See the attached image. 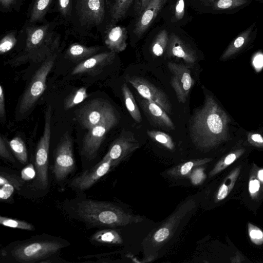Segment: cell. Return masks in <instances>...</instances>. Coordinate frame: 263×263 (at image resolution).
Listing matches in <instances>:
<instances>
[{"mask_svg":"<svg viewBox=\"0 0 263 263\" xmlns=\"http://www.w3.org/2000/svg\"><path fill=\"white\" fill-rule=\"evenodd\" d=\"M61 207L69 218L87 229L122 227L144 220V217L128 213L111 202L89 198L83 193L65 200Z\"/></svg>","mask_w":263,"mask_h":263,"instance_id":"obj_1","label":"cell"},{"mask_svg":"<svg viewBox=\"0 0 263 263\" xmlns=\"http://www.w3.org/2000/svg\"><path fill=\"white\" fill-rule=\"evenodd\" d=\"M229 120L214 98L206 95L203 104L195 110L189 121L192 143L198 148L206 149L226 140Z\"/></svg>","mask_w":263,"mask_h":263,"instance_id":"obj_2","label":"cell"},{"mask_svg":"<svg viewBox=\"0 0 263 263\" xmlns=\"http://www.w3.org/2000/svg\"><path fill=\"white\" fill-rule=\"evenodd\" d=\"M70 242L61 237L43 234L11 242L1 250V262L42 263L57 255Z\"/></svg>","mask_w":263,"mask_h":263,"instance_id":"obj_3","label":"cell"},{"mask_svg":"<svg viewBox=\"0 0 263 263\" xmlns=\"http://www.w3.org/2000/svg\"><path fill=\"white\" fill-rule=\"evenodd\" d=\"M195 206L196 201L193 199L184 201L163 223L148 234L142 243L144 261H153L158 257L162 247L171 240L183 220Z\"/></svg>","mask_w":263,"mask_h":263,"instance_id":"obj_4","label":"cell"},{"mask_svg":"<svg viewBox=\"0 0 263 263\" xmlns=\"http://www.w3.org/2000/svg\"><path fill=\"white\" fill-rule=\"evenodd\" d=\"M49 25L38 27H27L26 42L24 50L11 60L9 63L13 66L26 62H40L57 51L59 38L54 39L48 32Z\"/></svg>","mask_w":263,"mask_h":263,"instance_id":"obj_5","label":"cell"},{"mask_svg":"<svg viewBox=\"0 0 263 263\" xmlns=\"http://www.w3.org/2000/svg\"><path fill=\"white\" fill-rule=\"evenodd\" d=\"M51 107L48 105L45 112L44 132L36 147L34 165L36 176L32 186L36 190L46 191L49 188V154L51 136Z\"/></svg>","mask_w":263,"mask_h":263,"instance_id":"obj_6","label":"cell"},{"mask_svg":"<svg viewBox=\"0 0 263 263\" xmlns=\"http://www.w3.org/2000/svg\"><path fill=\"white\" fill-rule=\"evenodd\" d=\"M115 112L107 116L101 123L88 130L82 141L80 154L83 170L88 168L97 158L101 145L108 132L118 123Z\"/></svg>","mask_w":263,"mask_h":263,"instance_id":"obj_7","label":"cell"},{"mask_svg":"<svg viewBox=\"0 0 263 263\" xmlns=\"http://www.w3.org/2000/svg\"><path fill=\"white\" fill-rule=\"evenodd\" d=\"M57 56L55 51L44 61L34 73L20 102L18 112L20 114L29 111L44 92L47 77L54 65Z\"/></svg>","mask_w":263,"mask_h":263,"instance_id":"obj_8","label":"cell"},{"mask_svg":"<svg viewBox=\"0 0 263 263\" xmlns=\"http://www.w3.org/2000/svg\"><path fill=\"white\" fill-rule=\"evenodd\" d=\"M76 169L72 139L68 133L61 138L55 151L52 172L56 183L60 185Z\"/></svg>","mask_w":263,"mask_h":263,"instance_id":"obj_9","label":"cell"},{"mask_svg":"<svg viewBox=\"0 0 263 263\" xmlns=\"http://www.w3.org/2000/svg\"><path fill=\"white\" fill-rule=\"evenodd\" d=\"M115 166L112 160L104 155L98 162L88 168L83 170L82 172L71 179L67 186L77 193H83Z\"/></svg>","mask_w":263,"mask_h":263,"instance_id":"obj_10","label":"cell"},{"mask_svg":"<svg viewBox=\"0 0 263 263\" xmlns=\"http://www.w3.org/2000/svg\"><path fill=\"white\" fill-rule=\"evenodd\" d=\"M113 112V107L108 101L95 99L82 106L77 111L76 117L81 125L89 130Z\"/></svg>","mask_w":263,"mask_h":263,"instance_id":"obj_11","label":"cell"},{"mask_svg":"<svg viewBox=\"0 0 263 263\" xmlns=\"http://www.w3.org/2000/svg\"><path fill=\"white\" fill-rule=\"evenodd\" d=\"M167 67L172 73L171 85L175 92L178 101L184 103L194 84L191 71L186 66L172 62L167 63Z\"/></svg>","mask_w":263,"mask_h":263,"instance_id":"obj_12","label":"cell"},{"mask_svg":"<svg viewBox=\"0 0 263 263\" xmlns=\"http://www.w3.org/2000/svg\"><path fill=\"white\" fill-rule=\"evenodd\" d=\"M140 147V143L134 134L123 130L110 145L105 155L110 158L116 166Z\"/></svg>","mask_w":263,"mask_h":263,"instance_id":"obj_13","label":"cell"},{"mask_svg":"<svg viewBox=\"0 0 263 263\" xmlns=\"http://www.w3.org/2000/svg\"><path fill=\"white\" fill-rule=\"evenodd\" d=\"M128 82L143 98L158 104L168 114L172 113V104L167 96L161 89L141 77H131Z\"/></svg>","mask_w":263,"mask_h":263,"instance_id":"obj_14","label":"cell"},{"mask_svg":"<svg viewBox=\"0 0 263 263\" xmlns=\"http://www.w3.org/2000/svg\"><path fill=\"white\" fill-rule=\"evenodd\" d=\"M115 56L116 53L111 51L95 54L79 63L73 68L71 73H95L110 64L114 61Z\"/></svg>","mask_w":263,"mask_h":263,"instance_id":"obj_15","label":"cell"},{"mask_svg":"<svg viewBox=\"0 0 263 263\" xmlns=\"http://www.w3.org/2000/svg\"><path fill=\"white\" fill-rule=\"evenodd\" d=\"M165 52L167 57L181 59L190 66L194 65L197 60L195 51L174 34L169 37Z\"/></svg>","mask_w":263,"mask_h":263,"instance_id":"obj_16","label":"cell"},{"mask_svg":"<svg viewBox=\"0 0 263 263\" xmlns=\"http://www.w3.org/2000/svg\"><path fill=\"white\" fill-rule=\"evenodd\" d=\"M81 20L86 24L99 25L104 16V0H81Z\"/></svg>","mask_w":263,"mask_h":263,"instance_id":"obj_17","label":"cell"},{"mask_svg":"<svg viewBox=\"0 0 263 263\" xmlns=\"http://www.w3.org/2000/svg\"><path fill=\"white\" fill-rule=\"evenodd\" d=\"M25 182L21 176L1 167L0 172V200L8 201L15 191H20Z\"/></svg>","mask_w":263,"mask_h":263,"instance_id":"obj_18","label":"cell"},{"mask_svg":"<svg viewBox=\"0 0 263 263\" xmlns=\"http://www.w3.org/2000/svg\"><path fill=\"white\" fill-rule=\"evenodd\" d=\"M167 0H152L139 14L134 32L141 36L152 24Z\"/></svg>","mask_w":263,"mask_h":263,"instance_id":"obj_19","label":"cell"},{"mask_svg":"<svg viewBox=\"0 0 263 263\" xmlns=\"http://www.w3.org/2000/svg\"><path fill=\"white\" fill-rule=\"evenodd\" d=\"M141 104L146 115L155 125L170 130L175 128V125L168 114L159 105L144 98L141 101Z\"/></svg>","mask_w":263,"mask_h":263,"instance_id":"obj_20","label":"cell"},{"mask_svg":"<svg viewBox=\"0 0 263 263\" xmlns=\"http://www.w3.org/2000/svg\"><path fill=\"white\" fill-rule=\"evenodd\" d=\"M127 31L124 27L117 26L109 28L105 37V44L110 51L118 53L127 46Z\"/></svg>","mask_w":263,"mask_h":263,"instance_id":"obj_21","label":"cell"},{"mask_svg":"<svg viewBox=\"0 0 263 263\" xmlns=\"http://www.w3.org/2000/svg\"><path fill=\"white\" fill-rule=\"evenodd\" d=\"M90 242L95 246L117 245L123 243V239L120 233L116 230L104 229L94 233L89 238Z\"/></svg>","mask_w":263,"mask_h":263,"instance_id":"obj_22","label":"cell"},{"mask_svg":"<svg viewBox=\"0 0 263 263\" xmlns=\"http://www.w3.org/2000/svg\"><path fill=\"white\" fill-rule=\"evenodd\" d=\"M99 50L98 47H87L74 43L68 47L65 57L73 62H81L95 55Z\"/></svg>","mask_w":263,"mask_h":263,"instance_id":"obj_23","label":"cell"},{"mask_svg":"<svg viewBox=\"0 0 263 263\" xmlns=\"http://www.w3.org/2000/svg\"><path fill=\"white\" fill-rule=\"evenodd\" d=\"M211 161L209 158L195 159L180 163L169 170L167 174L176 178L189 177L194 168Z\"/></svg>","mask_w":263,"mask_h":263,"instance_id":"obj_24","label":"cell"},{"mask_svg":"<svg viewBox=\"0 0 263 263\" xmlns=\"http://www.w3.org/2000/svg\"><path fill=\"white\" fill-rule=\"evenodd\" d=\"M254 24L239 34L221 55V60H226L242 49L249 42Z\"/></svg>","mask_w":263,"mask_h":263,"instance_id":"obj_25","label":"cell"},{"mask_svg":"<svg viewBox=\"0 0 263 263\" xmlns=\"http://www.w3.org/2000/svg\"><path fill=\"white\" fill-rule=\"evenodd\" d=\"M122 92L127 110L132 118L137 123L142 120L141 115L134 97L126 83L122 86Z\"/></svg>","mask_w":263,"mask_h":263,"instance_id":"obj_26","label":"cell"},{"mask_svg":"<svg viewBox=\"0 0 263 263\" xmlns=\"http://www.w3.org/2000/svg\"><path fill=\"white\" fill-rule=\"evenodd\" d=\"M11 151L17 160L22 164H28V156L26 145L19 137H15L9 142Z\"/></svg>","mask_w":263,"mask_h":263,"instance_id":"obj_27","label":"cell"},{"mask_svg":"<svg viewBox=\"0 0 263 263\" xmlns=\"http://www.w3.org/2000/svg\"><path fill=\"white\" fill-rule=\"evenodd\" d=\"M134 0H116L112 7L111 24H114L122 20Z\"/></svg>","mask_w":263,"mask_h":263,"instance_id":"obj_28","label":"cell"},{"mask_svg":"<svg viewBox=\"0 0 263 263\" xmlns=\"http://www.w3.org/2000/svg\"><path fill=\"white\" fill-rule=\"evenodd\" d=\"M169 36L167 32L163 30L157 34L151 46V51L156 57L161 56L165 52Z\"/></svg>","mask_w":263,"mask_h":263,"instance_id":"obj_29","label":"cell"},{"mask_svg":"<svg viewBox=\"0 0 263 263\" xmlns=\"http://www.w3.org/2000/svg\"><path fill=\"white\" fill-rule=\"evenodd\" d=\"M52 0H35L29 21L34 23L41 21L45 15Z\"/></svg>","mask_w":263,"mask_h":263,"instance_id":"obj_30","label":"cell"},{"mask_svg":"<svg viewBox=\"0 0 263 263\" xmlns=\"http://www.w3.org/2000/svg\"><path fill=\"white\" fill-rule=\"evenodd\" d=\"M0 224L4 226L14 229L27 231H34V226L25 220L14 219L6 216H0Z\"/></svg>","mask_w":263,"mask_h":263,"instance_id":"obj_31","label":"cell"},{"mask_svg":"<svg viewBox=\"0 0 263 263\" xmlns=\"http://www.w3.org/2000/svg\"><path fill=\"white\" fill-rule=\"evenodd\" d=\"M149 137L160 143L169 150L175 148V144L172 137L168 134L158 130H148L146 132Z\"/></svg>","mask_w":263,"mask_h":263,"instance_id":"obj_32","label":"cell"},{"mask_svg":"<svg viewBox=\"0 0 263 263\" xmlns=\"http://www.w3.org/2000/svg\"><path fill=\"white\" fill-rule=\"evenodd\" d=\"M88 97L87 89L81 87L68 96L64 101V106L66 110L70 109L82 102Z\"/></svg>","mask_w":263,"mask_h":263,"instance_id":"obj_33","label":"cell"},{"mask_svg":"<svg viewBox=\"0 0 263 263\" xmlns=\"http://www.w3.org/2000/svg\"><path fill=\"white\" fill-rule=\"evenodd\" d=\"M247 2V0H215L212 5L216 10H229L240 7Z\"/></svg>","mask_w":263,"mask_h":263,"instance_id":"obj_34","label":"cell"},{"mask_svg":"<svg viewBox=\"0 0 263 263\" xmlns=\"http://www.w3.org/2000/svg\"><path fill=\"white\" fill-rule=\"evenodd\" d=\"M16 42L15 32L12 31L6 34L0 42V53L2 54L10 50Z\"/></svg>","mask_w":263,"mask_h":263,"instance_id":"obj_35","label":"cell"},{"mask_svg":"<svg viewBox=\"0 0 263 263\" xmlns=\"http://www.w3.org/2000/svg\"><path fill=\"white\" fill-rule=\"evenodd\" d=\"M5 139L1 135L0 137V156L4 160L11 163L15 162V159L12 155Z\"/></svg>","mask_w":263,"mask_h":263,"instance_id":"obj_36","label":"cell"},{"mask_svg":"<svg viewBox=\"0 0 263 263\" xmlns=\"http://www.w3.org/2000/svg\"><path fill=\"white\" fill-rule=\"evenodd\" d=\"M21 176L25 182L34 180L36 176L34 164L30 163L26 164L21 171Z\"/></svg>","mask_w":263,"mask_h":263,"instance_id":"obj_37","label":"cell"},{"mask_svg":"<svg viewBox=\"0 0 263 263\" xmlns=\"http://www.w3.org/2000/svg\"><path fill=\"white\" fill-rule=\"evenodd\" d=\"M192 183L194 185H198L203 181L205 178L203 168L202 167H195L190 173L189 177Z\"/></svg>","mask_w":263,"mask_h":263,"instance_id":"obj_38","label":"cell"},{"mask_svg":"<svg viewBox=\"0 0 263 263\" xmlns=\"http://www.w3.org/2000/svg\"><path fill=\"white\" fill-rule=\"evenodd\" d=\"M185 4L184 0H177L175 7V17L177 20H181L184 14Z\"/></svg>","mask_w":263,"mask_h":263,"instance_id":"obj_39","label":"cell"},{"mask_svg":"<svg viewBox=\"0 0 263 263\" xmlns=\"http://www.w3.org/2000/svg\"><path fill=\"white\" fill-rule=\"evenodd\" d=\"M0 117L2 121L6 120L5 99L3 86H0Z\"/></svg>","mask_w":263,"mask_h":263,"instance_id":"obj_40","label":"cell"},{"mask_svg":"<svg viewBox=\"0 0 263 263\" xmlns=\"http://www.w3.org/2000/svg\"><path fill=\"white\" fill-rule=\"evenodd\" d=\"M70 5V0H59V9L61 13L66 15L67 14Z\"/></svg>","mask_w":263,"mask_h":263,"instance_id":"obj_41","label":"cell"},{"mask_svg":"<svg viewBox=\"0 0 263 263\" xmlns=\"http://www.w3.org/2000/svg\"><path fill=\"white\" fill-rule=\"evenodd\" d=\"M249 234L250 237L254 242H259V240L263 239V233L259 229H250Z\"/></svg>","mask_w":263,"mask_h":263,"instance_id":"obj_42","label":"cell"},{"mask_svg":"<svg viewBox=\"0 0 263 263\" xmlns=\"http://www.w3.org/2000/svg\"><path fill=\"white\" fill-rule=\"evenodd\" d=\"M152 1L137 0L135 5V10L137 13L139 14Z\"/></svg>","mask_w":263,"mask_h":263,"instance_id":"obj_43","label":"cell"},{"mask_svg":"<svg viewBox=\"0 0 263 263\" xmlns=\"http://www.w3.org/2000/svg\"><path fill=\"white\" fill-rule=\"evenodd\" d=\"M236 157H237L236 154L235 153L230 154L229 155H228L226 156V157L223 160V162H219L218 164H217V165L216 166L220 165L222 164H224L223 165H230L235 160V159H236ZM222 166H221L219 167V168L217 171V172L220 170V169L221 168Z\"/></svg>","mask_w":263,"mask_h":263,"instance_id":"obj_44","label":"cell"},{"mask_svg":"<svg viewBox=\"0 0 263 263\" xmlns=\"http://www.w3.org/2000/svg\"><path fill=\"white\" fill-rule=\"evenodd\" d=\"M228 186L225 184H223L218 190L217 198L219 200L225 198L228 195Z\"/></svg>","mask_w":263,"mask_h":263,"instance_id":"obj_45","label":"cell"},{"mask_svg":"<svg viewBox=\"0 0 263 263\" xmlns=\"http://www.w3.org/2000/svg\"><path fill=\"white\" fill-rule=\"evenodd\" d=\"M260 186L259 182L257 180H252L249 183V190L251 193L257 192Z\"/></svg>","mask_w":263,"mask_h":263,"instance_id":"obj_46","label":"cell"},{"mask_svg":"<svg viewBox=\"0 0 263 263\" xmlns=\"http://www.w3.org/2000/svg\"><path fill=\"white\" fill-rule=\"evenodd\" d=\"M254 66L257 68H260L263 66V55H257L253 62Z\"/></svg>","mask_w":263,"mask_h":263,"instance_id":"obj_47","label":"cell"},{"mask_svg":"<svg viewBox=\"0 0 263 263\" xmlns=\"http://www.w3.org/2000/svg\"><path fill=\"white\" fill-rule=\"evenodd\" d=\"M251 139L257 143H263V137L259 134H253L250 136Z\"/></svg>","mask_w":263,"mask_h":263,"instance_id":"obj_48","label":"cell"},{"mask_svg":"<svg viewBox=\"0 0 263 263\" xmlns=\"http://www.w3.org/2000/svg\"><path fill=\"white\" fill-rule=\"evenodd\" d=\"M16 0H0L1 5L5 8H9Z\"/></svg>","mask_w":263,"mask_h":263,"instance_id":"obj_49","label":"cell"},{"mask_svg":"<svg viewBox=\"0 0 263 263\" xmlns=\"http://www.w3.org/2000/svg\"><path fill=\"white\" fill-rule=\"evenodd\" d=\"M205 4L209 6H212L214 3L215 0H201Z\"/></svg>","mask_w":263,"mask_h":263,"instance_id":"obj_50","label":"cell"},{"mask_svg":"<svg viewBox=\"0 0 263 263\" xmlns=\"http://www.w3.org/2000/svg\"><path fill=\"white\" fill-rule=\"evenodd\" d=\"M258 177L260 180L263 181V170L258 172Z\"/></svg>","mask_w":263,"mask_h":263,"instance_id":"obj_51","label":"cell"}]
</instances>
